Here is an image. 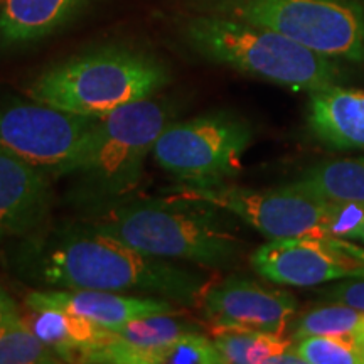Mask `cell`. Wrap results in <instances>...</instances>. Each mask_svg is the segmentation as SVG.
<instances>
[{
  "mask_svg": "<svg viewBox=\"0 0 364 364\" xmlns=\"http://www.w3.org/2000/svg\"><path fill=\"white\" fill-rule=\"evenodd\" d=\"M302 364H364L354 334H318L295 341Z\"/></svg>",
  "mask_w": 364,
  "mask_h": 364,
  "instance_id": "7402d4cb",
  "label": "cell"
},
{
  "mask_svg": "<svg viewBox=\"0 0 364 364\" xmlns=\"http://www.w3.org/2000/svg\"><path fill=\"white\" fill-rule=\"evenodd\" d=\"M201 326L181 312H164L135 318L108 332L97 349L80 363L105 364H161L162 351L188 332H199Z\"/></svg>",
  "mask_w": 364,
  "mask_h": 364,
  "instance_id": "4fadbf2b",
  "label": "cell"
},
{
  "mask_svg": "<svg viewBox=\"0 0 364 364\" xmlns=\"http://www.w3.org/2000/svg\"><path fill=\"white\" fill-rule=\"evenodd\" d=\"M91 0H0V39L29 44L56 34L86 11Z\"/></svg>",
  "mask_w": 364,
  "mask_h": 364,
  "instance_id": "2e32d148",
  "label": "cell"
},
{
  "mask_svg": "<svg viewBox=\"0 0 364 364\" xmlns=\"http://www.w3.org/2000/svg\"><path fill=\"white\" fill-rule=\"evenodd\" d=\"M250 262L263 279L287 287H316L364 275V248L338 236L268 240Z\"/></svg>",
  "mask_w": 364,
  "mask_h": 364,
  "instance_id": "30bf717a",
  "label": "cell"
},
{
  "mask_svg": "<svg viewBox=\"0 0 364 364\" xmlns=\"http://www.w3.org/2000/svg\"><path fill=\"white\" fill-rule=\"evenodd\" d=\"M290 184L322 201L364 206V159L316 164Z\"/></svg>",
  "mask_w": 364,
  "mask_h": 364,
  "instance_id": "d6986e66",
  "label": "cell"
},
{
  "mask_svg": "<svg viewBox=\"0 0 364 364\" xmlns=\"http://www.w3.org/2000/svg\"><path fill=\"white\" fill-rule=\"evenodd\" d=\"M19 250L21 279L43 289L150 295L194 307L209 285L201 272L139 252L88 225L31 238Z\"/></svg>",
  "mask_w": 364,
  "mask_h": 364,
  "instance_id": "6da1fadb",
  "label": "cell"
},
{
  "mask_svg": "<svg viewBox=\"0 0 364 364\" xmlns=\"http://www.w3.org/2000/svg\"><path fill=\"white\" fill-rule=\"evenodd\" d=\"M354 339H356L359 351H361L363 356H364V327H363V329H359L358 332H354Z\"/></svg>",
  "mask_w": 364,
  "mask_h": 364,
  "instance_id": "4316f807",
  "label": "cell"
},
{
  "mask_svg": "<svg viewBox=\"0 0 364 364\" xmlns=\"http://www.w3.org/2000/svg\"><path fill=\"white\" fill-rule=\"evenodd\" d=\"M161 364H225L215 341L199 332H188L162 351Z\"/></svg>",
  "mask_w": 364,
  "mask_h": 364,
  "instance_id": "603a6c76",
  "label": "cell"
},
{
  "mask_svg": "<svg viewBox=\"0 0 364 364\" xmlns=\"http://www.w3.org/2000/svg\"><path fill=\"white\" fill-rule=\"evenodd\" d=\"M44 172L0 150V228L6 235L33 236L53 204L51 182Z\"/></svg>",
  "mask_w": 364,
  "mask_h": 364,
  "instance_id": "5bb4252c",
  "label": "cell"
},
{
  "mask_svg": "<svg viewBox=\"0 0 364 364\" xmlns=\"http://www.w3.org/2000/svg\"><path fill=\"white\" fill-rule=\"evenodd\" d=\"M167 198L215 206L247 223L268 240L302 236H338L349 240L364 220V206L322 201L292 184L275 189L230 186L179 184L167 189Z\"/></svg>",
  "mask_w": 364,
  "mask_h": 364,
  "instance_id": "8992f818",
  "label": "cell"
},
{
  "mask_svg": "<svg viewBox=\"0 0 364 364\" xmlns=\"http://www.w3.org/2000/svg\"><path fill=\"white\" fill-rule=\"evenodd\" d=\"M31 326L38 338L51 348L63 363H80L107 339L108 329L88 318L61 309H29Z\"/></svg>",
  "mask_w": 364,
  "mask_h": 364,
  "instance_id": "e0dca14e",
  "label": "cell"
},
{
  "mask_svg": "<svg viewBox=\"0 0 364 364\" xmlns=\"http://www.w3.org/2000/svg\"><path fill=\"white\" fill-rule=\"evenodd\" d=\"M27 309H61L85 317L108 331L127 322L164 312H181L184 307L167 299L108 290H34L26 297Z\"/></svg>",
  "mask_w": 364,
  "mask_h": 364,
  "instance_id": "7c38bea8",
  "label": "cell"
},
{
  "mask_svg": "<svg viewBox=\"0 0 364 364\" xmlns=\"http://www.w3.org/2000/svg\"><path fill=\"white\" fill-rule=\"evenodd\" d=\"M309 129L326 147L364 149V91L329 86L311 93Z\"/></svg>",
  "mask_w": 364,
  "mask_h": 364,
  "instance_id": "9a60e30c",
  "label": "cell"
},
{
  "mask_svg": "<svg viewBox=\"0 0 364 364\" xmlns=\"http://www.w3.org/2000/svg\"><path fill=\"white\" fill-rule=\"evenodd\" d=\"M21 317L19 309H17L16 302H14L11 295H9L4 287L0 285V326H4L9 321Z\"/></svg>",
  "mask_w": 364,
  "mask_h": 364,
  "instance_id": "d4e9b609",
  "label": "cell"
},
{
  "mask_svg": "<svg viewBox=\"0 0 364 364\" xmlns=\"http://www.w3.org/2000/svg\"><path fill=\"white\" fill-rule=\"evenodd\" d=\"M177 115L174 100L152 97L100 118L83 156L66 176L73 201L93 213L130 203L142 184L145 159Z\"/></svg>",
  "mask_w": 364,
  "mask_h": 364,
  "instance_id": "3957f363",
  "label": "cell"
},
{
  "mask_svg": "<svg viewBox=\"0 0 364 364\" xmlns=\"http://www.w3.org/2000/svg\"><path fill=\"white\" fill-rule=\"evenodd\" d=\"M179 34L198 56L213 65L292 91L314 93L344 80L343 68L336 59L268 27L193 12L181 19Z\"/></svg>",
  "mask_w": 364,
  "mask_h": 364,
  "instance_id": "7a4b0ae2",
  "label": "cell"
},
{
  "mask_svg": "<svg viewBox=\"0 0 364 364\" xmlns=\"http://www.w3.org/2000/svg\"><path fill=\"white\" fill-rule=\"evenodd\" d=\"M199 306L211 327H238L284 336L299 302L284 290H272L255 280L230 277L220 284H209Z\"/></svg>",
  "mask_w": 364,
  "mask_h": 364,
  "instance_id": "8fae6325",
  "label": "cell"
},
{
  "mask_svg": "<svg viewBox=\"0 0 364 364\" xmlns=\"http://www.w3.org/2000/svg\"><path fill=\"white\" fill-rule=\"evenodd\" d=\"M252 140V127L243 118L213 112L172 122L157 139L152 157L179 184L218 186L241 171Z\"/></svg>",
  "mask_w": 364,
  "mask_h": 364,
  "instance_id": "ba28073f",
  "label": "cell"
},
{
  "mask_svg": "<svg viewBox=\"0 0 364 364\" xmlns=\"http://www.w3.org/2000/svg\"><path fill=\"white\" fill-rule=\"evenodd\" d=\"M171 80L169 68L152 54L112 46L48 68L27 86L26 95L58 110L102 118L157 97Z\"/></svg>",
  "mask_w": 364,
  "mask_h": 364,
  "instance_id": "5b68a950",
  "label": "cell"
},
{
  "mask_svg": "<svg viewBox=\"0 0 364 364\" xmlns=\"http://www.w3.org/2000/svg\"><path fill=\"white\" fill-rule=\"evenodd\" d=\"M4 236H6V231H4V230H2V228H0V241H2V238H4Z\"/></svg>",
  "mask_w": 364,
  "mask_h": 364,
  "instance_id": "83f0119b",
  "label": "cell"
},
{
  "mask_svg": "<svg viewBox=\"0 0 364 364\" xmlns=\"http://www.w3.org/2000/svg\"><path fill=\"white\" fill-rule=\"evenodd\" d=\"M211 339L225 364H302L292 341L280 334L238 327H213Z\"/></svg>",
  "mask_w": 364,
  "mask_h": 364,
  "instance_id": "ac0fdd59",
  "label": "cell"
},
{
  "mask_svg": "<svg viewBox=\"0 0 364 364\" xmlns=\"http://www.w3.org/2000/svg\"><path fill=\"white\" fill-rule=\"evenodd\" d=\"M349 240H356V241H363L364 243V220L359 223V225L354 228L353 230V233H351V236H349Z\"/></svg>",
  "mask_w": 364,
  "mask_h": 364,
  "instance_id": "484cf974",
  "label": "cell"
},
{
  "mask_svg": "<svg viewBox=\"0 0 364 364\" xmlns=\"http://www.w3.org/2000/svg\"><path fill=\"white\" fill-rule=\"evenodd\" d=\"M63 359L48 348L22 317L0 326V364H58Z\"/></svg>",
  "mask_w": 364,
  "mask_h": 364,
  "instance_id": "ffe728a7",
  "label": "cell"
},
{
  "mask_svg": "<svg viewBox=\"0 0 364 364\" xmlns=\"http://www.w3.org/2000/svg\"><path fill=\"white\" fill-rule=\"evenodd\" d=\"M189 6L268 27L336 61L364 63V7L358 0H191Z\"/></svg>",
  "mask_w": 364,
  "mask_h": 364,
  "instance_id": "52a82bcc",
  "label": "cell"
},
{
  "mask_svg": "<svg viewBox=\"0 0 364 364\" xmlns=\"http://www.w3.org/2000/svg\"><path fill=\"white\" fill-rule=\"evenodd\" d=\"M318 294L327 302H341L364 311V275L336 280V284L324 287Z\"/></svg>",
  "mask_w": 364,
  "mask_h": 364,
  "instance_id": "cb8c5ba5",
  "label": "cell"
},
{
  "mask_svg": "<svg viewBox=\"0 0 364 364\" xmlns=\"http://www.w3.org/2000/svg\"><path fill=\"white\" fill-rule=\"evenodd\" d=\"M364 327V311L341 302L317 306L302 314L294 326V341L318 334H354Z\"/></svg>",
  "mask_w": 364,
  "mask_h": 364,
  "instance_id": "44dd1931",
  "label": "cell"
},
{
  "mask_svg": "<svg viewBox=\"0 0 364 364\" xmlns=\"http://www.w3.org/2000/svg\"><path fill=\"white\" fill-rule=\"evenodd\" d=\"M98 120L34 100L0 102V150L44 172L49 179L66 177L83 156Z\"/></svg>",
  "mask_w": 364,
  "mask_h": 364,
  "instance_id": "9c48e42d",
  "label": "cell"
},
{
  "mask_svg": "<svg viewBox=\"0 0 364 364\" xmlns=\"http://www.w3.org/2000/svg\"><path fill=\"white\" fill-rule=\"evenodd\" d=\"M218 211L208 204L164 198L95 213L86 225L152 257L226 268L238 260L243 241Z\"/></svg>",
  "mask_w": 364,
  "mask_h": 364,
  "instance_id": "277c9868",
  "label": "cell"
}]
</instances>
